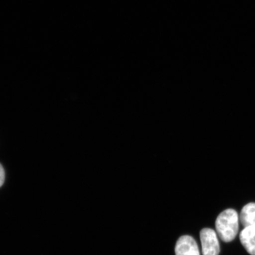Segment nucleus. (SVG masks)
I'll use <instances>...</instances> for the list:
<instances>
[{"label":"nucleus","mask_w":255,"mask_h":255,"mask_svg":"<svg viewBox=\"0 0 255 255\" xmlns=\"http://www.w3.org/2000/svg\"><path fill=\"white\" fill-rule=\"evenodd\" d=\"M240 241L245 250L251 255H255V227L245 228L240 234Z\"/></svg>","instance_id":"nucleus-4"},{"label":"nucleus","mask_w":255,"mask_h":255,"mask_svg":"<svg viewBox=\"0 0 255 255\" xmlns=\"http://www.w3.org/2000/svg\"><path fill=\"white\" fill-rule=\"evenodd\" d=\"M203 255H219L220 245L216 233L213 229L205 228L200 232Z\"/></svg>","instance_id":"nucleus-2"},{"label":"nucleus","mask_w":255,"mask_h":255,"mask_svg":"<svg viewBox=\"0 0 255 255\" xmlns=\"http://www.w3.org/2000/svg\"><path fill=\"white\" fill-rule=\"evenodd\" d=\"M216 229L223 242L234 241L239 231V217L234 209H228L220 214L216 221Z\"/></svg>","instance_id":"nucleus-1"},{"label":"nucleus","mask_w":255,"mask_h":255,"mask_svg":"<svg viewBox=\"0 0 255 255\" xmlns=\"http://www.w3.org/2000/svg\"><path fill=\"white\" fill-rule=\"evenodd\" d=\"M5 180V171L4 168L2 166L1 164H0V187L2 186L4 184Z\"/></svg>","instance_id":"nucleus-6"},{"label":"nucleus","mask_w":255,"mask_h":255,"mask_svg":"<svg viewBox=\"0 0 255 255\" xmlns=\"http://www.w3.org/2000/svg\"><path fill=\"white\" fill-rule=\"evenodd\" d=\"M175 255H200L196 242L190 236L185 235L180 237L175 245Z\"/></svg>","instance_id":"nucleus-3"},{"label":"nucleus","mask_w":255,"mask_h":255,"mask_svg":"<svg viewBox=\"0 0 255 255\" xmlns=\"http://www.w3.org/2000/svg\"><path fill=\"white\" fill-rule=\"evenodd\" d=\"M240 220L245 228L255 227V203H248L242 209Z\"/></svg>","instance_id":"nucleus-5"}]
</instances>
